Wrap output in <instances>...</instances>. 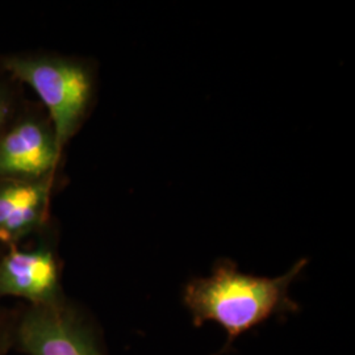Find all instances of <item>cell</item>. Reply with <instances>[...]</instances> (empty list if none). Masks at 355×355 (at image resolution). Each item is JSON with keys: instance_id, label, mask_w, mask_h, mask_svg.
<instances>
[{"instance_id": "cell-1", "label": "cell", "mask_w": 355, "mask_h": 355, "mask_svg": "<svg viewBox=\"0 0 355 355\" xmlns=\"http://www.w3.org/2000/svg\"><path fill=\"white\" fill-rule=\"evenodd\" d=\"M306 263L308 259L303 258L282 277L266 278L241 272L233 261L220 259L209 277L186 284L183 303L195 327L212 321L227 331V343L217 354L221 355L241 334L268 318L299 311L288 292Z\"/></svg>"}, {"instance_id": "cell-2", "label": "cell", "mask_w": 355, "mask_h": 355, "mask_svg": "<svg viewBox=\"0 0 355 355\" xmlns=\"http://www.w3.org/2000/svg\"><path fill=\"white\" fill-rule=\"evenodd\" d=\"M0 67L36 92L48 111L58 148L64 153L94 102V70L80 60L54 54L3 55Z\"/></svg>"}, {"instance_id": "cell-3", "label": "cell", "mask_w": 355, "mask_h": 355, "mask_svg": "<svg viewBox=\"0 0 355 355\" xmlns=\"http://www.w3.org/2000/svg\"><path fill=\"white\" fill-rule=\"evenodd\" d=\"M16 343L28 355H105L94 325L64 300L31 305L16 325Z\"/></svg>"}, {"instance_id": "cell-4", "label": "cell", "mask_w": 355, "mask_h": 355, "mask_svg": "<svg viewBox=\"0 0 355 355\" xmlns=\"http://www.w3.org/2000/svg\"><path fill=\"white\" fill-rule=\"evenodd\" d=\"M61 155L49 119L19 117L0 135V180L54 177Z\"/></svg>"}, {"instance_id": "cell-5", "label": "cell", "mask_w": 355, "mask_h": 355, "mask_svg": "<svg viewBox=\"0 0 355 355\" xmlns=\"http://www.w3.org/2000/svg\"><path fill=\"white\" fill-rule=\"evenodd\" d=\"M10 296L24 299L31 305L64 302L60 266L51 248H11L0 259V299Z\"/></svg>"}, {"instance_id": "cell-6", "label": "cell", "mask_w": 355, "mask_h": 355, "mask_svg": "<svg viewBox=\"0 0 355 355\" xmlns=\"http://www.w3.org/2000/svg\"><path fill=\"white\" fill-rule=\"evenodd\" d=\"M53 177L38 180H0V243L16 248L42 228L51 203Z\"/></svg>"}, {"instance_id": "cell-7", "label": "cell", "mask_w": 355, "mask_h": 355, "mask_svg": "<svg viewBox=\"0 0 355 355\" xmlns=\"http://www.w3.org/2000/svg\"><path fill=\"white\" fill-rule=\"evenodd\" d=\"M13 99L11 92L0 85V135L12 123Z\"/></svg>"}]
</instances>
